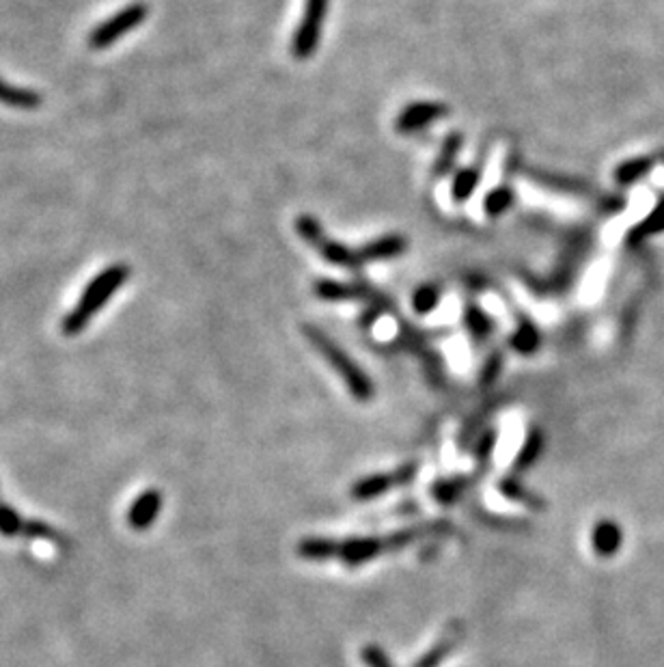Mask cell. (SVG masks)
<instances>
[{"mask_svg":"<svg viewBox=\"0 0 664 667\" xmlns=\"http://www.w3.org/2000/svg\"><path fill=\"white\" fill-rule=\"evenodd\" d=\"M33 551L37 557L42 559H53L54 557V544H50L48 540H37V542L33 544Z\"/></svg>","mask_w":664,"mask_h":667,"instance_id":"29","label":"cell"},{"mask_svg":"<svg viewBox=\"0 0 664 667\" xmlns=\"http://www.w3.org/2000/svg\"><path fill=\"white\" fill-rule=\"evenodd\" d=\"M464 322H466L468 333L479 341L488 338V335H492L494 330L492 318H490L488 313H483L479 307H468L466 313H464Z\"/></svg>","mask_w":664,"mask_h":667,"instance_id":"22","label":"cell"},{"mask_svg":"<svg viewBox=\"0 0 664 667\" xmlns=\"http://www.w3.org/2000/svg\"><path fill=\"white\" fill-rule=\"evenodd\" d=\"M479 182H482V167H464L462 171L456 173L451 184V197L458 203L468 201L473 197V192L477 191Z\"/></svg>","mask_w":664,"mask_h":667,"instance_id":"18","label":"cell"},{"mask_svg":"<svg viewBox=\"0 0 664 667\" xmlns=\"http://www.w3.org/2000/svg\"><path fill=\"white\" fill-rule=\"evenodd\" d=\"M296 553H298V557L306 559V562H328V559H336L339 540L328 536L303 538L296 544Z\"/></svg>","mask_w":664,"mask_h":667,"instance_id":"13","label":"cell"},{"mask_svg":"<svg viewBox=\"0 0 664 667\" xmlns=\"http://www.w3.org/2000/svg\"><path fill=\"white\" fill-rule=\"evenodd\" d=\"M385 553H388L385 538L352 536L339 540V553H336V559L344 562L347 568H359L374 562V559H377Z\"/></svg>","mask_w":664,"mask_h":667,"instance_id":"7","label":"cell"},{"mask_svg":"<svg viewBox=\"0 0 664 667\" xmlns=\"http://www.w3.org/2000/svg\"><path fill=\"white\" fill-rule=\"evenodd\" d=\"M500 354H492V359H488V363H485V368L482 371V385L488 386L492 385L494 380H497L498 371H500Z\"/></svg>","mask_w":664,"mask_h":667,"instance_id":"28","label":"cell"},{"mask_svg":"<svg viewBox=\"0 0 664 667\" xmlns=\"http://www.w3.org/2000/svg\"><path fill=\"white\" fill-rule=\"evenodd\" d=\"M449 106L444 102H412L400 110L395 119V130L401 134L425 130L427 126L436 124L449 115Z\"/></svg>","mask_w":664,"mask_h":667,"instance_id":"6","label":"cell"},{"mask_svg":"<svg viewBox=\"0 0 664 667\" xmlns=\"http://www.w3.org/2000/svg\"><path fill=\"white\" fill-rule=\"evenodd\" d=\"M296 232H298L300 236H303V240L309 242L311 247H315V244L326 236L318 218L309 216V214H303V216L296 218Z\"/></svg>","mask_w":664,"mask_h":667,"instance_id":"24","label":"cell"},{"mask_svg":"<svg viewBox=\"0 0 664 667\" xmlns=\"http://www.w3.org/2000/svg\"><path fill=\"white\" fill-rule=\"evenodd\" d=\"M474 484V477L471 476H458L449 477V480H436L432 486V497L433 501L442 503V506H451L456 503L464 492L468 491Z\"/></svg>","mask_w":664,"mask_h":667,"instance_id":"17","label":"cell"},{"mask_svg":"<svg viewBox=\"0 0 664 667\" xmlns=\"http://www.w3.org/2000/svg\"><path fill=\"white\" fill-rule=\"evenodd\" d=\"M418 467L415 462H408V465H401L395 471L388 473H374V476H365L360 480H356L352 484L350 495L356 499V501H371V499H377L386 492H391L393 488L403 486V484L415 480Z\"/></svg>","mask_w":664,"mask_h":667,"instance_id":"5","label":"cell"},{"mask_svg":"<svg viewBox=\"0 0 664 667\" xmlns=\"http://www.w3.org/2000/svg\"><path fill=\"white\" fill-rule=\"evenodd\" d=\"M462 635H464L462 624H459V622L451 624L447 630H444L442 638L438 639L436 644H433L432 648H429L427 653L423 655L421 659H418L412 667H438L444 659H447L449 655L453 653V650L458 648V644L462 641Z\"/></svg>","mask_w":664,"mask_h":667,"instance_id":"12","label":"cell"},{"mask_svg":"<svg viewBox=\"0 0 664 667\" xmlns=\"http://www.w3.org/2000/svg\"><path fill=\"white\" fill-rule=\"evenodd\" d=\"M360 659L367 667H395L393 665L391 656L385 653V648H380L377 644H367L362 646Z\"/></svg>","mask_w":664,"mask_h":667,"instance_id":"26","label":"cell"},{"mask_svg":"<svg viewBox=\"0 0 664 667\" xmlns=\"http://www.w3.org/2000/svg\"><path fill=\"white\" fill-rule=\"evenodd\" d=\"M541 346V333L530 320H522L512 338V348L520 354H533Z\"/></svg>","mask_w":664,"mask_h":667,"instance_id":"19","label":"cell"},{"mask_svg":"<svg viewBox=\"0 0 664 667\" xmlns=\"http://www.w3.org/2000/svg\"><path fill=\"white\" fill-rule=\"evenodd\" d=\"M408 251V238L401 233H386V236L376 238L359 248L362 264L367 262H386V259L400 257Z\"/></svg>","mask_w":664,"mask_h":667,"instance_id":"8","label":"cell"},{"mask_svg":"<svg viewBox=\"0 0 664 667\" xmlns=\"http://www.w3.org/2000/svg\"><path fill=\"white\" fill-rule=\"evenodd\" d=\"M326 13H328V0H306L303 20L296 27L294 37H291V54H294V59L306 61L318 53Z\"/></svg>","mask_w":664,"mask_h":667,"instance_id":"3","label":"cell"},{"mask_svg":"<svg viewBox=\"0 0 664 667\" xmlns=\"http://www.w3.org/2000/svg\"><path fill=\"white\" fill-rule=\"evenodd\" d=\"M623 544V532L615 521L609 518H602L597 521L594 529H591V547L597 557H612V555L619 553Z\"/></svg>","mask_w":664,"mask_h":667,"instance_id":"9","label":"cell"},{"mask_svg":"<svg viewBox=\"0 0 664 667\" xmlns=\"http://www.w3.org/2000/svg\"><path fill=\"white\" fill-rule=\"evenodd\" d=\"M515 199L514 191L509 186H497L485 195L483 199V210L488 216H500L512 207V203Z\"/></svg>","mask_w":664,"mask_h":667,"instance_id":"20","label":"cell"},{"mask_svg":"<svg viewBox=\"0 0 664 667\" xmlns=\"http://www.w3.org/2000/svg\"><path fill=\"white\" fill-rule=\"evenodd\" d=\"M44 98L33 89H22V86H15L7 80L0 78V104L12 106V109L20 110H35L42 106Z\"/></svg>","mask_w":664,"mask_h":667,"instance_id":"16","label":"cell"},{"mask_svg":"<svg viewBox=\"0 0 664 667\" xmlns=\"http://www.w3.org/2000/svg\"><path fill=\"white\" fill-rule=\"evenodd\" d=\"M304 335L309 338L311 344H313L315 348L324 354V359L328 361L330 368L341 376V380H344L347 389H350V394L354 395V400H359V402L374 400L376 386L374 383H371V378L365 374V371H362L360 365L356 363V361L352 359V356L347 354L339 344H336V341H332L328 335H326L324 330H320L318 327H304Z\"/></svg>","mask_w":664,"mask_h":667,"instance_id":"2","label":"cell"},{"mask_svg":"<svg viewBox=\"0 0 664 667\" xmlns=\"http://www.w3.org/2000/svg\"><path fill=\"white\" fill-rule=\"evenodd\" d=\"M497 486H498V492L505 499H509V501H514V503H520V506L529 508V510L541 512L548 508V503H546L544 497H539L538 492H533L529 486H524V484L520 482L515 476L500 477Z\"/></svg>","mask_w":664,"mask_h":667,"instance_id":"11","label":"cell"},{"mask_svg":"<svg viewBox=\"0 0 664 667\" xmlns=\"http://www.w3.org/2000/svg\"><path fill=\"white\" fill-rule=\"evenodd\" d=\"M130 266L126 264H112V266L101 270L97 277L86 283L83 297H80L76 307L65 315L63 320V333L65 335H78L83 333L89 324V320L104 307L109 300L115 297L117 289L130 279Z\"/></svg>","mask_w":664,"mask_h":667,"instance_id":"1","label":"cell"},{"mask_svg":"<svg viewBox=\"0 0 664 667\" xmlns=\"http://www.w3.org/2000/svg\"><path fill=\"white\" fill-rule=\"evenodd\" d=\"M544 447H546L544 430H541V427H530V430L526 432L522 447H520L518 456H515V460H514V471L524 473V471H529V468H533L535 465H538L541 454H544Z\"/></svg>","mask_w":664,"mask_h":667,"instance_id":"14","label":"cell"},{"mask_svg":"<svg viewBox=\"0 0 664 667\" xmlns=\"http://www.w3.org/2000/svg\"><path fill=\"white\" fill-rule=\"evenodd\" d=\"M313 248H318V251L321 253V257H324L326 262L335 264V266L356 268V266H360V264H362V259L359 256V248L345 247L344 242L330 240L328 236L321 238V240L318 244H315Z\"/></svg>","mask_w":664,"mask_h":667,"instance_id":"15","label":"cell"},{"mask_svg":"<svg viewBox=\"0 0 664 667\" xmlns=\"http://www.w3.org/2000/svg\"><path fill=\"white\" fill-rule=\"evenodd\" d=\"M650 165L652 162L645 160V158H636V160L623 162L619 169H617V182H621V184H630V182H635L638 175L647 173Z\"/></svg>","mask_w":664,"mask_h":667,"instance_id":"25","label":"cell"},{"mask_svg":"<svg viewBox=\"0 0 664 667\" xmlns=\"http://www.w3.org/2000/svg\"><path fill=\"white\" fill-rule=\"evenodd\" d=\"M315 297L321 300H376L377 294L367 285L359 283H339V281H328V279H321L315 283Z\"/></svg>","mask_w":664,"mask_h":667,"instance_id":"10","label":"cell"},{"mask_svg":"<svg viewBox=\"0 0 664 667\" xmlns=\"http://www.w3.org/2000/svg\"><path fill=\"white\" fill-rule=\"evenodd\" d=\"M147 13H150L147 4H142V3L127 4V7L121 9V12L110 15L109 20H104V22L97 24V27L91 30L89 48L104 50L115 42H119L124 35H127L130 30H134L139 24L145 22Z\"/></svg>","mask_w":664,"mask_h":667,"instance_id":"4","label":"cell"},{"mask_svg":"<svg viewBox=\"0 0 664 667\" xmlns=\"http://www.w3.org/2000/svg\"><path fill=\"white\" fill-rule=\"evenodd\" d=\"M497 441H498V432L494 430V427H490V430H485L483 435L477 439V443H474V447H473V454H474V458H477L479 462H485V460H488V458L492 456L494 447H497Z\"/></svg>","mask_w":664,"mask_h":667,"instance_id":"27","label":"cell"},{"mask_svg":"<svg viewBox=\"0 0 664 667\" xmlns=\"http://www.w3.org/2000/svg\"><path fill=\"white\" fill-rule=\"evenodd\" d=\"M438 303H441V289L436 285H423L412 297V307H415L417 313L433 312Z\"/></svg>","mask_w":664,"mask_h":667,"instance_id":"23","label":"cell"},{"mask_svg":"<svg viewBox=\"0 0 664 667\" xmlns=\"http://www.w3.org/2000/svg\"><path fill=\"white\" fill-rule=\"evenodd\" d=\"M462 142H464V136L459 134V132H453V134H449V139L444 141L441 154H438L436 175H444V173H449L453 169V167H456L458 154H459V150H462Z\"/></svg>","mask_w":664,"mask_h":667,"instance_id":"21","label":"cell"}]
</instances>
